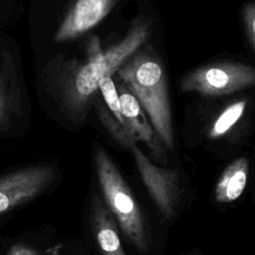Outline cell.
Wrapping results in <instances>:
<instances>
[{
	"mask_svg": "<svg viewBox=\"0 0 255 255\" xmlns=\"http://www.w3.org/2000/svg\"><path fill=\"white\" fill-rule=\"evenodd\" d=\"M248 171L247 158L239 157L233 160L224 169L215 185V200L219 203H229L238 199L246 187Z\"/></svg>",
	"mask_w": 255,
	"mask_h": 255,
	"instance_id": "obj_11",
	"label": "cell"
},
{
	"mask_svg": "<svg viewBox=\"0 0 255 255\" xmlns=\"http://www.w3.org/2000/svg\"><path fill=\"white\" fill-rule=\"evenodd\" d=\"M20 90L15 65L8 51L0 56V132L6 130L20 107Z\"/></svg>",
	"mask_w": 255,
	"mask_h": 255,
	"instance_id": "obj_9",
	"label": "cell"
},
{
	"mask_svg": "<svg viewBox=\"0 0 255 255\" xmlns=\"http://www.w3.org/2000/svg\"><path fill=\"white\" fill-rule=\"evenodd\" d=\"M118 94L125 129L128 130L135 140L143 141L152 154L158 160H162L164 152L159 137L149 125L138 101L128 90L125 89V87H121Z\"/></svg>",
	"mask_w": 255,
	"mask_h": 255,
	"instance_id": "obj_8",
	"label": "cell"
},
{
	"mask_svg": "<svg viewBox=\"0 0 255 255\" xmlns=\"http://www.w3.org/2000/svg\"><path fill=\"white\" fill-rule=\"evenodd\" d=\"M255 70L237 62H219L201 66L186 74L180 81V90L202 96L230 95L252 87Z\"/></svg>",
	"mask_w": 255,
	"mask_h": 255,
	"instance_id": "obj_5",
	"label": "cell"
},
{
	"mask_svg": "<svg viewBox=\"0 0 255 255\" xmlns=\"http://www.w3.org/2000/svg\"><path fill=\"white\" fill-rule=\"evenodd\" d=\"M55 177L50 165L30 166L0 177V214L29 201L43 192Z\"/></svg>",
	"mask_w": 255,
	"mask_h": 255,
	"instance_id": "obj_6",
	"label": "cell"
},
{
	"mask_svg": "<svg viewBox=\"0 0 255 255\" xmlns=\"http://www.w3.org/2000/svg\"><path fill=\"white\" fill-rule=\"evenodd\" d=\"M92 224L102 255H127L122 246L113 215L96 196L92 208Z\"/></svg>",
	"mask_w": 255,
	"mask_h": 255,
	"instance_id": "obj_10",
	"label": "cell"
},
{
	"mask_svg": "<svg viewBox=\"0 0 255 255\" xmlns=\"http://www.w3.org/2000/svg\"><path fill=\"white\" fill-rule=\"evenodd\" d=\"M149 26L143 20L135 21L127 35L102 54L88 58L86 64L66 80L64 100L73 112L80 113L98 91L99 82L117 72L145 43Z\"/></svg>",
	"mask_w": 255,
	"mask_h": 255,
	"instance_id": "obj_2",
	"label": "cell"
},
{
	"mask_svg": "<svg viewBox=\"0 0 255 255\" xmlns=\"http://www.w3.org/2000/svg\"><path fill=\"white\" fill-rule=\"evenodd\" d=\"M243 24L245 28V32L247 35V39L249 41L250 46L254 50L255 48V5L250 2L245 4L242 13Z\"/></svg>",
	"mask_w": 255,
	"mask_h": 255,
	"instance_id": "obj_14",
	"label": "cell"
},
{
	"mask_svg": "<svg viewBox=\"0 0 255 255\" xmlns=\"http://www.w3.org/2000/svg\"><path fill=\"white\" fill-rule=\"evenodd\" d=\"M118 0H76L55 33L56 42L75 39L98 25Z\"/></svg>",
	"mask_w": 255,
	"mask_h": 255,
	"instance_id": "obj_7",
	"label": "cell"
},
{
	"mask_svg": "<svg viewBox=\"0 0 255 255\" xmlns=\"http://www.w3.org/2000/svg\"><path fill=\"white\" fill-rule=\"evenodd\" d=\"M0 1H1V0H0Z\"/></svg>",
	"mask_w": 255,
	"mask_h": 255,
	"instance_id": "obj_16",
	"label": "cell"
},
{
	"mask_svg": "<svg viewBox=\"0 0 255 255\" xmlns=\"http://www.w3.org/2000/svg\"><path fill=\"white\" fill-rule=\"evenodd\" d=\"M119 77L149 117L159 139L174 145L167 80L160 61L149 53L132 55L118 71Z\"/></svg>",
	"mask_w": 255,
	"mask_h": 255,
	"instance_id": "obj_1",
	"label": "cell"
},
{
	"mask_svg": "<svg viewBox=\"0 0 255 255\" xmlns=\"http://www.w3.org/2000/svg\"><path fill=\"white\" fill-rule=\"evenodd\" d=\"M246 104V100H240L227 106L213 122L209 129V137L217 138L227 133L231 128L241 119L245 111Z\"/></svg>",
	"mask_w": 255,
	"mask_h": 255,
	"instance_id": "obj_12",
	"label": "cell"
},
{
	"mask_svg": "<svg viewBox=\"0 0 255 255\" xmlns=\"http://www.w3.org/2000/svg\"><path fill=\"white\" fill-rule=\"evenodd\" d=\"M6 255H39V254L27 245L14 244L10 247Z\"/></svg>",
	"mask_w": 255,
	"mask_h": 255,
	"instance_id": "obj_15",
	"label": "cell"
},
{
	"mask_svg": "<svg viewBox=\"0 0 255 255\" xmlns=\"http://www.w3.org/2000/svg\"><path fill=\"white\" fill-rule=\"evenodd\" d=\"M100 118L114 138L131 151L137 170L148 193L162 215L170 218L174 213L179 194L177 171L154 165L135 144V139L130 133L112 118L107 111H101Z\"/></svg>",
	"mask_w": 255,
	"mask_h": 255,
	"instance_id": "obj_4",
	"label": "cell"
},
{
	"mask_svg": "<svg viewBox=\"0 0 255 255\" xmlns=\"http://www.w3.org/2000/svg\"><path fill=\"white\" fill-rule=\"evenodd\" d=\"M98 90L101 91V94H102L106 104L108 105L109 109L111 110V112L114 116V119L125 128L124 119L121 114L119 94H118V90L115 86V83H114L112 77L109 76V77L102 79L99 82Z\"/></svg>",
	"mask_w": 255,
	"mask_h": 255,
	"instance_id": "obj_13",
	"label": "cell"
},
{
	"mask_svg": "<svg viewBox=\"0 0 255 255\" xmlns=\"http://www.w3.org/2000/svg\"><path fill=\"white\" fill-rule=\"evenodd\" d=\"M95 164L106 207L131 243L139 251L146 252L144 221L128 183L109 154L100 147L95 151Z\"/></svg>",
	"mask_w": 255,
	"mask_h": 255,
	"instance_id": "obj_3",
	"label": "cell"
}]
</instances>
